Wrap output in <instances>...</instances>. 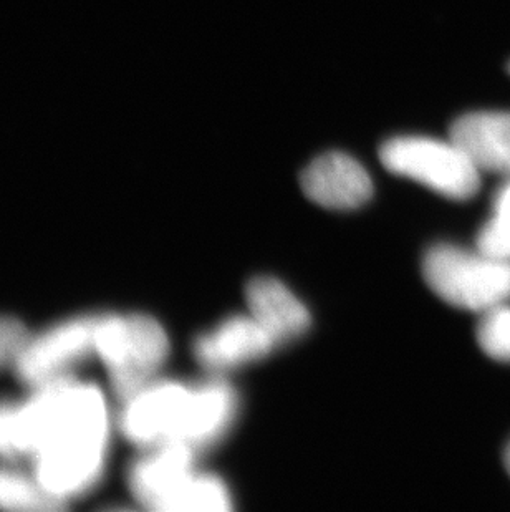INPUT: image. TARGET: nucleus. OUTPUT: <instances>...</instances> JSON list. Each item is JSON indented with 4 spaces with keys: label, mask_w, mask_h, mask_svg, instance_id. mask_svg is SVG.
<instances>
[{
    "label": "nucleus",
    "mask_w": 510,
    "mask_h": 512,
    "mask_svg": "<svg viewBox=\"0 0 510 512\" xmlns=\"http://www.w3.org/2000/svg\"><path fill=\"white\" fill-rule=\"evenodd\" d=\"M380 160L391 173L456 201L472 198L481 183V170L453 138L395 136L381 146Z\"/></svg>",
    "instance_id": "20e7f679"
},
{
    "label": "nucleus",
    "mask_w": 510,
    "mask_h": 512,
    "mask_svg": "<svg viewBox=\"0 0 510 512\" xmlns=\"http://www.w3.org/2000/svg\"><path fill=\"white\" fill-rule=\"evenodd\" d=\"M98 320L100 315H83L29 337L14 363L17 377L32 388L68 378L73 368L97 353Z\"/></svg>",
    "instance_id": "39448f33"
},
{
    "label": "nucleus",
    "mask_w": 510,
    "mask_h": 512,
    "mask_svg": "<svg viewBox=\"0 0 510 512\" xmlns=\"http://www.w3.org/2000/svg\"><path fill=\"white\" fill-rule=\"evenodd\" d=\"M232 509L231 493L212 474L194 473L174 501L171 512H227Z\"/></svg>",
    "instance_id": "4468645a"
},
{
    "label": "nucleus",
    "mask_w": 510,
    "mask_h": 512,
    "mask_svg": "<svg viewBox=\"0 0 510 512\" xmlns=\"http://www.w3.org/2000/svg\"><path fill=\"white\" fill-rule=\"evenodd\" d=\"M169 353L163 325L143 314L100 315L97 355L116 397L126 401L154 382Z\"/></svg>",
    "instance_id": "f03ea898"
},
{
    "label": "nucleus",
    "mask_w": 510,
    "mask_h": 512,
    "mask_svg": "<svg viewBox=\"0 0 510 512\" xmlns=\"http://www.w3.org/2000/svg\"><path fill=\"white\" fill-rule=\"evenodd\" d=\"M65 504L55 498L37 478L0 466V509L5 511H62Z\"/></svg>",
    "instance_id": "ddd939ff"
},
{
    "label": "nucleus",
    "mask_w": 510,
    "mask_h": 512,
    "mask_svg": "<svg viewBox=\"0 0 510 512\" xmlns=\"http://www.w3.org/2000/svg\"><path fill=\"white\" fill-rule=\"evenodd\" d=\"M449 138L479 170L510 176V112L466 113L454 121Z\"/></svg>",
    "instance_id": "9b49d317"
},
{
    "label": "nucleus",
    "mask_w": 510,
    "mask_h": 512,
    "mask_svg": "<svg viewBox=\"0 0 510 512\" xmlns=\"http://www.w3.org/2000/svg\"><path fill=\"white\" fill-rule=\"evenodd\" d=\"M277 343L257 320L249 315H234L211 332L199 335L193 345L194 357L212 373L226 372L267 357Z\"/></svg>",
    "instance_id": "1a4fd4ad"
},
{
    "label": "nucleus",
    "mask_w": 510,
    "mask_h": 512,
    "mask_svg": "<svg viewBox=\"0 0 510 512\" xmlns=\"http://www.w3.org/2000/svg\"><path fill=\"white\" fill-rule=\"evenodd\" d=\"M15 411L17 403L0 401V458L19 459L15 445Z\"/></svg>",
    "instance_id": "a211bd4d"
},
{
    "label": "nucleus",
    "mask_w": 510,
    "mask_h": 512,
    "mask_svg": "<svg viewBox=\"0 0 510 512\" xmlns=\"http://www.w3.org/2000/svg\"><path fill=\"white\" fill-rule=\"evenodd\" d=\"M189 388L178 382L150 383L123 401L121 433L141 448L173 443L183 420Z\"/></svg>",
    "instance_id": "423d86ee"
},
{
    "label": "nucleus",
    "mask_w": 510,
    "mask_h": 512,
    "mask_svg": "<svg viewBox=\"0 0 510 512\" xmlns=\"http://www.w3.org/2000/svg\"><path fill=\"white\" fill-rule=\"evenodd\" d=\"M504 463H506L507 471H509L510 474V445L507 446L506 456H504Z\"/></svg>",
    "instance_id": "6ab92c4d"
},
{
    "label": "nucleus",
    "mask_w": 510,
    "mask_h": 512,
    "mask_svg": "<svg viewBox=\"0 0 510 512\" xmlns=\"http://www.w3.org/2000/svg\"><path fill=\"white\" fill-rule=\"evenodd\" d=\"M477 249L489 256L510 261V179L494 198L492 218L477 236Z\"/></svg>",
    "instance_id": "2eb2a0df"
},
{
    "label": "nucleus",
    "mask_w": 510,
    "mask_h": 512,
    "mask_svg": "<svg viewBox=\"0 0 510 512\" xmlns=\"http://www.w3.org/2000/svg\"><path fill=\"white\" fill-rule=\"evenodd\" d=\"M249 314L277 345L297 339L310 325L307 307L272 277H255L246 289Z\"/></svg>",
    "instance_id": "f8f14e48"
},
{
    "label": "nucleus",
    "mask_w": 510,
    "mask_h": 512,
    "mask_svg": "<svg viewBox=\"0 0 510 512\" xmlns=\"http://www.w3.org/2000/svg\"><path fill=\"white\" fill-rule=\"evenodd\" d=\"M29 337L20 320L0 315V367L14 365Z\"/></svg>",
    "instance_id": "f3484780"
},
{
    "label": "nucleus",
    "mask_w": 510,
    "mask_h": 512,
    "mask_svg": "<svg viewBox=\"0 0 510 512\" xmlns=\"http://www.w3.org/2000/svg\"><path fill=\"white\" fill-rule=\"evenodd\" d=\"M423 276L434 294L459 309L484 314L510 299V261L481 249L433 246L424 254Z\"/></svg>",
    "instance_id": "7ed1b4c3"
},
{
    "label": "nucleus",
    "mask_w": 510,
    "mask_h": 512,
    "mask_svg": "<svg viewBox=\"0 0 510 512\" xmlns=\"http://www.w3.org/2000/svg\"><path fill=\"white\" fill-rule=\"evenodd\" d=\"M236 415V392L221 378L191 387L173 443H183L198 453L221 440L236 420Z\"/></svg>",
    "instance_id": "9d476101"
},
{
    "label": "nucleus",
    "mask_w": 510,
    "mask_h": 512,
    "mask_svg": "<svg viewBox=\"0 0 510 512\" xmlns=\"http://www.w3.org/2000/svg\"><path fill=\"white\" fill-rule=\"evenodd\" d=\"M20 431L45 491L67 503L97 486L105 471L110 420L95 385L68 377L35 388L20 403Z\"/></svg>",
    "instance_id": "f257e3e1"
},
{
    "label": "nucleus",
    "mask_w": 510,
    "mask_h": 512,
    "mask_svg": "<svg viewBox=\"0 0 510 512\" xmlns=\"http://www.w3.org/2000/svg\"><path fill=\"white\" fill-rule=\"evenodd\" d=\"M194 461L196 451L183 443L148 448V453L136 459L128 473L131 493L146 509L171 512L179 493L196 473Z\"/></svg>",
    "instance_id": "0eeeda50"
},
{
    "label": "nucleus",
    "mask_w": 510,
    "mask_h": 512,
    "mask_svg": "<svg viewBox=\"0 0 510 512\" xmlns=\"http://www.w3.org/2000/svg\"><path fill=\"white\" fill-rule=\"evenodd\" d=\"M477 342L489 357L510 362V305L504 302L484 312L477 327Z\"/></svg>",
    "instance_id": "dca6fc26"
},
{
    "label": "nucleus",
    "mask_w": 510,
    "mask_h": 512,
    "mask_svg": "<svg viewBox=\"0 0 510 512\" xmlns=\"http://www.w3.org/2000/svg\"><path fill=\"white\" fill-rule=\"evenodd\" d=\"M302 189L322 208L350 211L370 201L373 183L365 166L345 153L318 156L302 173Z\"/></svg>",
    "instance_id": "6e6552de"
}]
</instances>
